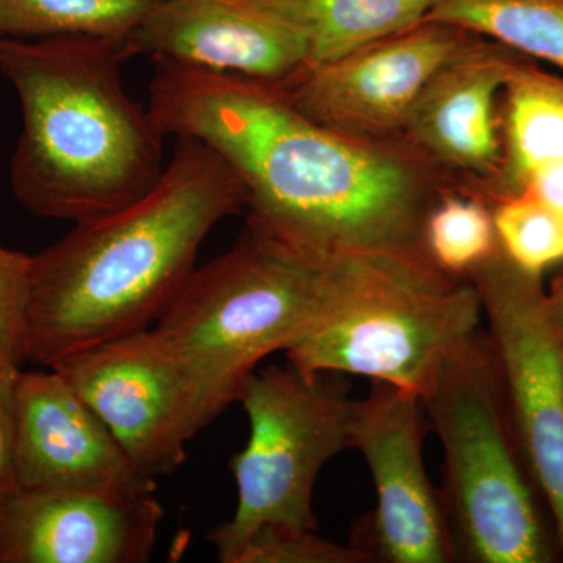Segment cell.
<instances>
[{"instance_id":"ac0fdd59","label":"cell","mask_w":563,"mask_h":563,"mask_svg":"<svg viewBox=\"0 0 563 563\" xmlns=\"http://www.w3.org/2000/svg\"><path fill=\"white\" fill-rule=\"evenodd\" d=\"M442 0H303L310 65L388 38L420 24Z\"/></svg>"},{"instance_id":"52a82bcc","label":"cell","mask_w":563,"mask_h":563,"mask_svg":"<svg viewBox=\"0 0 563 563\" xmlns=\"http://www.w3.org/2000/svg\"><path fill=\"white\" fill-rule=\"evenodd\" d=\"M342 374H306L288 363L252 374L239 396L250 439L233 455L236 507L209 532L218 561L235 563L263 526L318 531L314 485L325 463L351 448L354 399Z\"/></svg>"},{"instance_id":"7c38bea8","label":"cell","mask_w":563,"mask_h":563,"mask_svg":"<svg viewBox=\"0 0 563 563\" xmlns=\"http://www.w3.org/2000/svg\"><path fill=\"white\" fill-rule=\"evenodd\" d=\"M128 51L268 84L310 65L303 0H155Z\"/></svg>"},{"instance_id":"d4e9b609","label":"cell","mask_w":563,"mask_h":563,"mask_svg":"<svg viewBox=\"0 0 563 563\" xmlns=\"http://www.w3.org/2000/svg\"><path fill=\"white\" fill-rule=\"evenodd\" d=\"M518 192H526L563 214V158L533 169L521 181ZM514 196V195H512Z\"/></svg>"},{"instance_id":"2e32d148","label":"cell","mask_w":563,"mask_h":563,"mask_svg":"<svg viewBox=\"0 0 563 563\" xmlns=\"http://www.w3.org/2000/svg\"><path fill=\"white\" fill-rule=\"evenodd\" d=\"M499 121L501 165L472 195L490 207L515 195L533 169L563 158V79L525 62L504 87Z\"/></svg>"},{"instance_id":"7a4b0ae2","label":"cell","mask_w":563,"mask_h":563,"mask_svg":"<svg viewBox=\"0 0 563 563\" xmlns=\"http://www.w3.org/2000/svg\"><path fill=\"white\" fill-rule=\"evenodd\" d=\"M151 191L33 255L27 362L49 366L150 329L195 273L203 240L246 210L242 179L202 141L176 136Z\"/></svg>"},{"instance_id":"3957f363","label":"cell","mask_w":563,"mask_h":563,"mask_svg":"<svg viewBox=\"0 0 563 563\" xmlns=\"http://www.w3.org/2000/svg\"><path fill=\"white\" fill-rule=\"evenodd\" d=\"M128 41L0 40L22 131L10 163L14 198L41 218L76 222L135 202L165 173V136L122 85Z\"/></svg>"},{"instance_id":"8fae6325","label":"cell","mask_w":563,"mask_h":563,"mask_svg":"<svg viewBox=\"0 0 563 563\" xmlns=\"http://www.w3.org/2000/svg\"><path fill=\"white\" fill-rule=\"evenodd\" d=\"M60 373L144 476L176 472L201 432L190 388L152 328L69 355Z\"/></svg>"},{"instance_id":"484cf974","label":"cell","mask_w":563,"mask_h":563,"mask_svg":"<svg viewBox=\"0 0 563 563\" xmlns=\"http://www.w3.org/2000/svg\"><path fill=\"white\" fill-rule=\"evenodd\" d=\"M548 302H550L551 313L558 328L563 335V272L555 277L550 291H547Z\"/></svg>"},{"instance_id":"5bb4252c","label":"cell","mask_w":563,"mask_h":563,"mask_svg":"<svg viewBox=\"0 0 563 563\" xmlns=\"http://www.w3.org/2000/svg\"><path fill=\"white\" fill-rule=\"evenodd\" d=\"M532 60L476 35L429 79L415 101L402 143L473 195L503 158L498 102L515 70Z\"/></svg>"},{"instance_id":"277c9868","label":"cell","mask_w":563,"mask_h":563,"mask_svg":"<svg viewBox=\"0 0 563 563\" xmlns=\"http://www.w3.org/2000/svg\"><path fill=\"white\" fill-rule=\"evenodd\" d=\"M483 317L473 282L426 252H347L325 258L312 321L285 355L306 374H354L421 396Z\"/></svg>"},{"instance_id":"e0dca14e","label":"cell","mask_w":563,"mask_h":563,"mask_svg":"<svg viewBox=\"0 0 563 563\" xmlns=\"http://www.w3.org/2000/svg\"><path fill=\"white\" fill-rule=\"evenodd\" d=\"M424 21L457 25L563 69V0H442Z\"/></svg>"},{"instance_id":"ffe728a7","label":"cell","mask_w":563,"mask_h":563,"mask_svg":"<svg viewBox=\"0 0 563 563\" xmlns=\"http://www.w3.org/2000/svg\"><path fill=\"white\" fill-rule=\"evenodd\" d=\"M424 250L444 272L466 277L499 250L493 210L473 196H442L424 225Z\"/></svg>"},{"instance_id":"9a60e30c","label":"cell","mask_w":563,"mask_h":563,"mask_svg":"<svg viewBox=\"0 0 563 563\" xmlns=\"http://www.w3.org/2000/svg\"><path fill=\"white\" fill-rule=\"evenodd\" d=\"M154 493L16 492L0 517V563H143L163 520Z\"/></svg>"},{"instance_id":"6da1fadb","label":"cell","mask_w":563,"mask_h":563,"mask_svg":"<svg viewBox=\"0 0 563 563\" xmlns=\"http://www.w3.org/2000/svg\"><path fill=\"white\" fill-rule=\"evenodd\" d=\"M152 62V117L166 135L202 141L229 163L246 188L252 229L317 258L426 252L429 213L457 185L406 143L329 131L277 84Z\"/></svg>"},{"instance_id":"ba28073f","label":"cell","mask_w":563,"mask_h":563,"mask_svg":"<svg viewBox=\"0 0 563 563\" xmlns=\"http://www.w3.org/2000/svg\"><path fill=\"white\" fill-rule=\"evenodd\" d=\"M483 302L496 362L533 479L563 559V335L542 276L499 250L468 274Z\"/></svg>"},{"instance_id":"5b68a950","label":"cell","mask_w":563,"mask_h":563,"mask_svg":"<svg viewBox=\"0 0 563 563\" xmlns=\"http://www.w3.org/2000/svg\"><path fill=\"white\" fill-rule=\"evenodd\" d=\"M444 454L442 499L455 562L551 563L562 558L533 479L487 331L440 366L420 396Z\"/></svg>"},{"instance_id":"8992f818","label":"cell","mask_w":563,"mask_h":563,"mask_svg":"<svg viewBox=\"0 0 563 563\" xmlns=\"http://www.w3.org/2000/svg\"><path fill=\"white\" fill-rule=\"evenodd\" d=\"M324 262L246 224L231 251L195 269L152 325L187 380L199 431L239 402L262 361L306 331Z\"/></svg>"},{"instance_id":"4fadbf2b","label":"cell","mask_w":563,"mask_h":563,"mask_svg":"<svg viewBox=\"0 0 563 563\" xmlns=\"http://www.w3.org/2000/svg\"><path fill=\"white\" fill-rule=\"evenodd\" d=\"M16 492L155 493L101 418L55 369L18 373Z\"/></svg>"},{"instance_id":"7402d4cb","label":"cell","mask_w":563,"mask_h":563,"mask_svg":"<svg viewBox=\"0 0 563 563\" xmlns=\"http://www.w3.org/2000/svg\"><path fill=\"white\" fill-rule=\"evenodd\" d=\"M235 563H372L354 544H340L312 529L263 526L257 529Z\"/></svg>"},{"instance_id":"603a6c76","label":"cell","mask_w":563,"mask_h":563,"mask_svg":"<svg viewBox=\"0 0 563 563\" xmlns=\"http://www.w3.org/2000/svg\"><path fill=\"white\" fill-rule=\"evenodd\" d=\"M33 255L0 246V363H27V321Z\"/></svg>"},{"instance_id":"9c48e42d","label":"cell","mask_w":563,"mask_h":563,"mask_svg":"<svg viewBox=\"0 0 563 563\" xmlns=\"http://www.w3.org/2000/svg\"><path fill=\"white\" fill-rule=\"evenodd\" d=\"M422 412L417 393L385 383L354 404L351 448L368 465L376 506L350 543L369 562H455L442 492L422 457Z\"/></svg>"},{"instance_id":"d6986e66","label":"cell","mask_w":563,"mask_h":563,"mask_svg":"<svg viewBox=\"0 0 563 563\" xmlns=\"http://www.w3.org/2000/svg\"><path fill=\"white\" fill-rule=\"evenodd\" d=\"M155 0H0V36L128 41Z\"/></svg>"},{"instance_id":"cb8c5ba5","label":"cell","mask_w":563,"mask_h":563,"mask_svg":"<svg viewBox=\"0 0 563 563\" xmlns=\"http://www.w3.org/2000/svg\"><path fill=\"white\" fill-rule=\"evenodd\" d=\"M21 369L0 363V517L16 493L13 473L14 385Z\"/></svg>"},{"instance_id":"44dd1931","label":"cell","mask_w":563,"mask_h":563,"mask_svg":"<svg viewBox=\"0 0 563 563\" xmlns=\"http://www.w3.org/2000/svg\"><path fill=\"white\" fill-rule=\"evenodd\" d=\"M501 250L526 272L543 276L563 262V214L526 192L492 206Z\"/></svg>"},{"instance_id":"30bf717a","label":"cell","mask_w":563,"mask_h":563,"mask_svg":"<svg viewBox=\"0 0 563 563\" xmlns=\"http://www.w3.org/2000/svg\"><path fill=\"white\" fill-rule=\"evenodd\" d=\"M476 35L422 21L277 85L296 109L329 131L368 144L402 143L422 88Z\"/></svg>"}]
</instances>
